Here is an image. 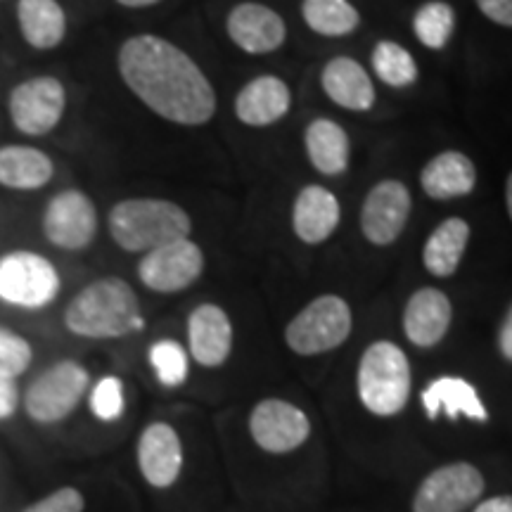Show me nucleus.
I'll use <instances>...</instances> for the list:
<instances>
[{"label":"nucleus","instance_id":"obj_19","mask_svg":"<svg viewBox=\"0 0 512 512\" xmlns=\"http://www.w3.org/2000/svg\"><path fill=\"white\" fill-rule=\"evenodd\" d=\"M292 91L280 76H256L240 88L235 98V114L245 126L264 128L280 121L290 112Z\"/></svg>","mask_w":512,"mask_h":512},{"label":"nucleus","instance_id":"obj_13","mask_svg":"<svg viewBox=\"0 0 512 512\" xmlns=\"http://www.w3.org/2000/svg\"><path fill=\"white\" fill-rule=\"evenodd\" d=\"M252 439L268 453H290L306 444L311 422L302 408L283 399H264L249 415Z\"/></svg>","mask_w":512,"mask_h":512},{"label":"nucleus","instance_id":"obj_31","mask_svg":"<svg viewBox=\"0 0 512 512\" xmlns=\"http://www.w3.org/2000/svg\"><path fill=\"white\" fill-rule=\"evenodd\" d=\"M34 363V347L24 335L0 325V375L22 377Z\"/></svg>","mask_w":512,"mask_h":512},{"label":"nucleus","instance_id":"obj_6","mask_svg":"<svg viewBox=\"0 0 512 512\" xmlns=\"http://www.w3.org/2000/svg\"><path fill=\"white\" fill-rule=\"evenodd\" d=\"M62 278L48 256L12 249L0 256V302L24 311H41L60 297Z\"/></svg>","mask_w":512,"mask_h":512},{"label":"nucleus","instance_id":"obj_30","mask_svg":"<svg viewBox=\"0 0 512 512\" xmlns=\"http://www.w3.org/2000/svg\"><path fill=\"white\" fill-rule=\"evenodd\" d=\"M147 361H150L157 380L162 382L164 387H181V384L188 380V351H185L176 339H159V342L152 344L150 351H147Z\"/></svg>","mask_w":512,"mask_h":512},{"label":"nucleus","instance_id":"obj_12","mask_svg":"<svg viewBox=\"0 0 512 512\" xmlns=\"http://www.w3.org/2000/svg\"><path fill=\"white\" fill-rule=\"evenodd\" d=\"M411 190L396 178L373 185L361 207V233L370 245L389 247L399 240L411 216Z\"/></svg>","mask_w":512,"mask_h":512},{"label":"nucleus","instance_id":"obj_8","mask_svg":"<svg viewBox=\"0 0 512 512\" xmlns=\"http://www.w3.org/2000/svg\"><path fill=\"white\" fill-rule=\"evenodd\" d=\"M67 114V88L57 76L41 74L19 81L8 95V117L15 131L43 138L62 124Z\"/></svg>","mask_w":512,"mask_h":512},{"label":"nucleus","instance_id":"obj_17","mask_svg":"<svg viewBox=\"0 0 512 512\" xmlns=\"http://www.w3.org/2000/svg\"><path fill=\"white\" fill-rule=\"evenodd\" d=\"M451 320V299L437 287H422L408 299L406 311H403V332L415 347L432 349L446 337Z\"/></svg>","mask_w":512,"mask_h":512},{"label":"nucleus","instance_id":"obj_5","mask_svg":"<svg viewBox=\"0 0 512 512\" xmlns=\"http://www.w3.org/2000/svg\"><path fill=\"white\" fill-rule=\"evenodd\" d=\"M88 389H91L88 368L74 358H62L29 382L22 394V408L36 425H57L79 408Z\"/></svg>","mask_w":512,"mask_h":512},{"label":"nucleus","instance_id":"obj_23","mask_svg":"<svg viewBox=\"0 0 512 512\" xmlns=\"http://www.w3.org/2000/svg\"><path fill=\"white\" fill-rule=\"evenodd\" d=\"M15 15L19 34L29 48L48 53L67 38V12L57 0H17Z\"/></svg>","mask_w":512,"mask_h":512},{"label":"nucleus","instance_id":"obj_22","mask_svg":"<svg viewBox=\"0 0 512 512\" xmlns=\"http://www.w3.org/2000/svg\"><path fill=\"white\" fill-rule=\"evenodd\" d=\"M420 185L430 200H458L475 190L477 169L463 152L446 150L425 164V169L420 171Z\"/></svg>","mask_w":512,"mask_h":512},{"label":"nucleus","instance_id":"obj_32","mask_svg":"<svg viewBox=\"0 0 512 512\" xmlns=\"http://www.w3.org/2000/svg\"><path fill=\"white\" fill-rule=\"evenodd\" d=\"M88 406L91 413L102 422H114L124 415L126 396L124 382L117 375H105L93 384L91 394H88Z\"/></svg>","mask_w":512,"mask_h":512},{"label":"nucleus","instance_id":"obj_39","mask_svg":"<svg viewBox=\"0 0 512 512\" xmlns=\"http://www.w3.org/2000/svg\"><path fill=\"white\" fill-rule=\"evenodd\" d=\"M505 204H508V214L512 221V174L508 176V183H505Z\"/></svg>","mask_w":512,"mask_h":512},{"label":"nucleus","instance_id":"obj_25","mask_svg":"<svg viewBox=\"0 0 512 512\" xmlns=\"http://www.w3.org/2000/svg\"><path fill=\"white\" fill-rule=\"evenodd\" d=\"M304 147L306 157L318 174L342 176L349 169V136L337 121L325 117L313 119L304 131Z\"/></svg>","mask_w":512,"mask_h":512},{"label":"nucleus","instance_id":"obj_10","mask_svg":"<svg viewBox=\"0 0 512 512\" xmlns=\"http://www.w3.org/2000/svg\"><path fill=\"white\" fill-rule=\"evenodd\" d=\"M204 264L202 247L185 238L143 254L138 261V278L150 292L176 294L202 278Z\"/></svg>","mask_w":512,"mask_h":512},{"label":"nucleus","instance_id":"obj_1","mask_svg":"<svg viewBox=\"0 0 512 512\" xmlns=\"http://www.w3.org/2000/svg\"><path fill=\"white\" fill-rule=\"evenodd\" d=\"M117 69L128 91L171 124L204 126L219 110V98L200 64L162 36L126 38L117 53Z\"/></svg>","mask_w":512,"mask_h":512},{"label":"nucleus","instance_id":"obj_38","mask_svg":"<svg viewBox=\"0 0 512 512\" xmlns=\"http://www.w3.org/2000/svg\"><path fill=\"white\" fill-rule=\"evenodd\" d=\"M114 3H119L121 8H128V10H145V8H155V5L162 3V0H114Z\"/></svg>","mask_w":512,"mask_h":512},{"label":"nucleus","instance_id":"obj_35","mask_svg":"<svg viewBox=\"0 0 512 512\" xmlns=\"http://www.w3.org/2000/svg\"><path fill=\"white\" fill-rule=\"evenodd\" d=\"M19 403H22V396H19L17 380L0 375V420H10L19 411Z\"/></svg>","mask_w":512,"mask_h":512},{"label":"nucleus","instance_id":"obj_4","mask_svg":"<svg viewBox=\"0 0 512 512\" xmlns=\"http://www.w3.org/2000/svg\"><path fill=\"white\" fill-rule=\"evenodd\" d=\"M356 382L363 406L377 418H392L406 408L411 396V363L401 347L380 339L363 351Z\"/></svg>","mask_w":512,"mask_h":512},{"label":"nucleus","instance_id":"obj_33","mask_svg":"<svg viewBox=\"0 0 512 512\" xmlns=\"http://www.w3.org/2000/svg\"><path fill=\"white\" fill-rule=\"evenodd\" d=\"M86 510V498L76 486H60L50 491L41 501L31 503L22 512H83Z\"/></svg>","mask_w":512,"mask_h":512},{"label":"nucleus","instance_id":"obj_27","mask_svg":"<svg viewBox=\"0 0 512 512\" xmlns=\"http://www.w3.org/2000/svg\"><path fill=\"white\" fill-rule=\"evenodd\" d=\"M302 19L318 36L342 38L361 27V12L349 0H302Z\"/></svg>","mask_w":512,"mask_h":512},{"label":"nucleus","instance_id":"obj_9","mask_svg":"<svg viewBox=\"0 0 512 512\" xmlns=\"http://www.w3.org/2000/svg\"><path fill=\"white\" fill-rule=\"evenodd\" d=\"M98 209L86 192L67 188L53 195L43 209L41 230L50 245L62 252H83L98 235Z\"/></svg>","mask_w":512,"mask_h":512},{"label":"nucleus","instance_id":"obj_36","mask_svg":"<svg viewBox=\"0 0 512 512\" xmlns=\"http://www.w3.org/2000/svg\"><path fill=\"white\" fill-rule=\"evenodd\" d=\"M498 349H501L503 358L512 361V306L508 309V313H505L501 332H498Z\"/></svg>","mask_w":512,"mask_h":512},{"label":"nucleus","instance_id":"obj_18","mask_svg":"<svg viewBox=\"0 0 512 512\" xmlns=\"http://www.w3.org/2000/svg\"><path fill=\"white\" fill-rule=\"evenodd\" d=\"M320 86L323 93L335 102L337 107L349 112L373 110L377 93L370 79L368 69L354 57L339 55L325 64L320 72Z\"/></svg>","mask_w":512,"mask_h":512},{"label":"nucleus","instance_id":"obj_34","mask_svg":"<svg viewBox=\"0 0 512 512\" xmlns=\"http://www.w3.org/2000/svg\"><path fill=\"white\" fill-rule=\"evenodd\" d=\"M475 5L486 19L512 29V0H475Z\"/></svg>","mask_w":512,"mask_h":512},{"label":"nucleus","instance_id":"obj_37","mask_svg":"<svg viewBox=\"0 0 512 512\" xmlns=\"http://www.w3.org/2000/svg\"><path fill=\"white\" fill-rule=\"evenodd\" d=\"M475 512H512V496H496L479 503Z\"/></svg>","mask_w":512,"mask_h":512},{"label":"nucleus","instance_id":"obj_16","mask_svg":"<svg viewBox=\"0 0 512 512\" xmlns=\"http://www.w3.org/2000/svg\"><path fill=\"white\" fill-rule=\"evenodd\" d=\"M188 349L202 368H219L233 351V325L219 304H200L188 316Z\"/></svg>","mask_w":512,"mask_h":512},{"label":"nucleus","instance_id":"obj_3","mask_svg":"<svg viewBox=\"0 0 512 512\" xmlns=\"http://www.w3.org/2000/svg\"><path fill=\"white\" fill-rule=\"evenodd\" d=\"M107 230L119 249L147 254L152 249L185 240L192 233V219L181 204L164 197H128L110 209Z\"/></svg>","mask_w":512,"mask_h":512},{"label":"nucleus","instance_id":"obj_15","mask_svg":"<svg viewBox=\"0 0 512 512\" xmlns=\"http://www.w3.org/2000/svg\"><path fill=\"white\" fill-rule=\"evenodd\" d=\"M140 475L152 489H171L183 470L181 437L169 422H152L138 439Z\"/></svg>","mask_w":512,"mask_h":512},{"label":"nucleus","instance_id":"obj_20","mask_svg":"<svg viewBox=\"0 0 512 512\" xmlns=\"http://www.w3.org/2000/svg\"><path fill=\"white\" fill-rule=\"evenodd\" d=\"M339 219H342V209L328 188L306 185L299 190L292 207V228L304 245H323L337 230Z\"/></svg>","mask_w":512,"mask_h":512},{"label":"nucleus","instance_id":"obj_26","mask_svg":"<svg viewBox=\"0 0 512 512\" xmlns=\"http://www.w3.org/2000/svg\"><path fill=\"white\" fill-rule=\"evenodd\" d=\"M470 235V223L465 219L451 216V219L441 221L422 249V264L434 278H451L460 268Z\"/></svg>","mask_w":512,"mask_h":512},{"label":"nucleus","instance_id":"obj_14","mask_svg":"<svg viewBox=\"0 0 512 512\" xmlns=\"http://www.w3.org/2000/svg\"><path fill=\"white\" fill-rule=\"evenodd\" d=\"M226 31L230 41L247 55L275 53L287 38L285 19L264 3L235 5L226 17Z\"/></svg>","mask_w":512,"mask_h":512},{"label":"nucleus","instance_id":"obj_7","mask_svg":"<svg viewBox=\"0 0 512 512\" xmlns=\"http://www.w3.org/2000/svg\"><path fill=\"white\" fill-rule=\"evenodd\" d=\"M351 306L339 294H320L285 328V342L294 354L318 356L342 347L351 335Z\"/></svg>","mask_w":512,"mask_h":512},{"label":"nucleus","instance_id":"obj_11","mask_svg":"<svg viewBox=\"0 0 512 512\" xmlns=\"http://www.w3.org/2000/svg\"><path fill=\"white\" fill-rule=\"evenodd\" d=\"M484 494V477L475 465L451 463L430 472L418 486L413 512H463Z\"/></svg>","mask_w":512,"mask_h":512},{"label":"nucleus","instance_id":"obj_2","mask_svg":"<svg viewBox=\"0 0 512 512\" xmlns=\"http://www.w3.org/2000/svg\"><path fill=\"white\" fill-rule=\"evenodd\" d=\"M62 323L81 339H121L143 328V311L136 290L124 278L105 275L74 294Z\"/></svg>","mask_w":512,"mask_h":512},{"label":"nucleus","instance_id":"obj_28","mask_svg":"<svg viewBox=\"0 0 512 512\" xmlns=\"http://www.w3.org/2000/svg\"><path fill=\"white\" fill-rule=\"evenodd\" d=\"M413 31L425 48L444 50L456 31V10L446 0H430L415 10Z\"/></svg>","mask_w":512,"mask_h":512},{"label":"nucleus","instance_id":"obj_29","mask_svg":"<svg viewBox=\"0 0 512 512\" xmlns=\"http://www.w3.org/2000/svg\"><path fill=\"white\" fill-rule=\"evenodd\" d=\"M375 76L389 88H408L418 81V62L401 43L380 41L373 48Z\"/></svg>","mask_w":512,"mask_h":512},{"label":"nucleus","instance_id":"obj_21","mask_svg":"<svg viewBox=\"0 0 512 512\" xmlns=\"http://www.w3.org/2000/svg\"><path fill=\"white\" fill-rule=\"evenodd\" d=\"M55 162L34 145L8 143L0 147V188L15 192L43 190L53 181Z\"/></svg>","mask_w":512,"mask_h":512},{"label":"nucleus","instance_id":"obj_24","mask_svg":"<svg viewBox=\"0 0 512 512\" xmlns=\"http://www.w3.org/2000/svg\"><path fill=\"white\" fill-rule=\"evenodd\" d=\"M422 406H425L427 418L434 420L439 413H446L451 420H458L460 415L465 418L486 422L489 413H486L482 399H479L477 389L463 377H439L430 387L422 392Z\"/></svg>","mask_w":512,"mask_h":512}]
</instances>
